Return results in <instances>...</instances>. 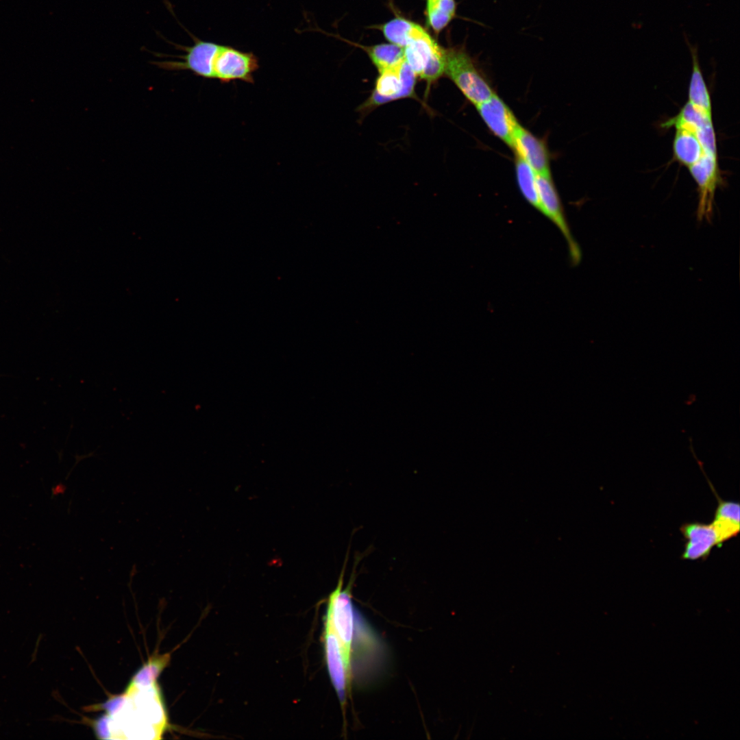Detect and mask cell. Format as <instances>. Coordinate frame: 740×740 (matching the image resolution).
<instances>
[{
  "instance_id": "1",
  "label": "cell",
  "mask_w": 740,
  "mask_h": 740,
  "mask_svg": "<svg viewBox=\"0 0 740 740\" xmlns=\"http://www.w3.org/2000/svg\"><path fill=\"white\" fill-rule=\"evenodd\" d=\"M403 49L405 62L417 77L426 82L427 89L445 74V49L419 24Z\"/></svg>"
},
{
  "instance_id": "2",
  "label": "cell",
  "mask_w": 740,
  "mask_h": 740,
  "mask_svg": "<svg viewBox=\"0 0 740 740\" xmlns=\"http://www.w3.org/2000/svg\"><path fill=\"white\" fill-rule=\"evenodd\" d=\"M445 74L471 103L477 106L494 94L477 64L463 47L445 49Z\"/></svg>"
},
{
  "instance_id": "3",
  "label": "cell",
  "mask_w": 740,
  "mask_h": 740,
  "mask_svg": "<svg viewBox=\"0 0 740 740\" xmlns=\"http://www.w3.org/2000/svg\"><path fill=\"white\" fill-rule=\"evenodd\" d=\"M417 78L404 60L396 67L380 72L371 94L359 106L358 110L366 114L393 101L406 98L417 99L415 93Z\"/></svg>"
},
{
  "instance_id": "4",
  "label": "cell",
  "mask_w": 740,
  "mask_h": 740,
  "mask_svg": "<svg viewBox=\"0 0 740 740\" xmlns=\"http://www.w3.org/2000/svg\"><path fill=\"white\" fill-rule=\"evenodd\" d=\"M347 555L336 587L328 597L326 614L329 616L334 631L338 639L344 658L347 665L351 667V649L354 637L356 611L351 594L352 577L347 588H343Z\"/></svg>"
},
{
  "instance_id": "5",
  "label": "cell",
  "mask_w": 740,
  "mask_h": 740,
  "mask_svg": "<svg viewBox=\"0 0 740 740\" xmlns=\"http://www.w3.org/2000/svg\"><path fill=\"white\" fill-rule=\"evenodd\" d=\"M191 37L194 41L191 46L175 45L184 52L176 56L178 60L157 61L153 64L166 71H190L199 77L213 79L214 62L221 45L200 40L193 35Z\"/></svg>"
},
{
  "instance_id": "6",
  "label": "cell",
  "mask_w": 740,
  "mask_h": 740,
  "mask_svg": "<svg viewBox=\"0 0 740 740\" xmlns=\"http://www.w3.org/2000/svg\"><path fill=\"white\" fill-rule=\"evenodd\" d=\"M259 66L258 58L254 53L221 45L214 62L213 79L221 84L235 81L252 84Z\"/></svg>"
},
{
  "instance_id": "7",
  "label": "cell",
  "mask_w": 740,
  "mask_h": 740,
  "mask_svg": "<svg viewBox=\"0 0 740 740\" xmlns=\"http://www.w3.org/2000/svg\"><path fill=\"white\" fill-rule=\"evenodd\" d=\"M688 169L698 185L699 201L697 219L700 221H711L715 190L721 182L717 154L705 152Z\"/></svg>"
},
{
  "instance_id": "8",
  "label": "cell",
  "mask_w": 740,
  "mask_h": 740,
  "mask_svg": "<svg viewBox=\"0 0 740 740\" xmlns=\"http://www.w3.org/2000/svg\"><path fill=\"white\" fill-rule=\"evenodd\" d=\"M323 643L329 676L344 711L350 690L351 667L344 658L340 642L327 614L324 619Z\"/></svg>"
},
{
  "instance_id": "9",
  "label": "cell",
  "mask_w": 740,
  "mask_h": 740,
  "mask_svg": "<svg viewBox=\"0 0 740 740\" xmlns=\"http://www.w3.org/2000/svg\"><path fill=\"white\" fill-rule=\"evenodd\" d=\"M476 108L489 130L512 147L514 134L519 124L506 104L494 93L477 105Z\"/></svg>"
},
{
  "instance_id": "10",
  "label": "cell",
  "mask_w": 740,
  "mask_h": 740,
  "mask_svg": "<svg viewBox=\"0 0 740 740\" xmlns=\"http://www.w3.org/2000/svg\"><path fill=\"white\" fill-rule=\"evenodd\" d=\"M680 530L686 541L681 556L684 560L706 559L713 547L717 546V536L711 523H685Z\"/></svg>"
},
{
  "instance_id": "11",
  "label": "cell",
  "mask_w": 740,
  "mask_h": 740,
  "mask_svg": "<svg viewBox=\"0 0 740 740\" xmlns=\"http://www.w3.org/2000/svg\"><path fill=\"white\" fill-rule=\"evenodd\" d=\"M512 148L539 175H550L547 150L545 144L520 125L516 129Z\"/></svg>"
},
{
  "instance_id": "12",
  "label": "cell",
  "mask_w": 740,
  "mask_h": 740,
  "mask_svg": "<svg viewBox=\"0 0 740 740\" xmlns=\"http://www.w3.org/2000/svg\"><path fill=\"white\" fill-rule=\"evenodd\" d=\"M739 504L719 500L714 519L711 523L717 536V546L736 536L740 528Z\"/></svg>"
},
{
  "instance_id": "13",
  "label": "cell",
  "mask_w": 740,
  "mask_h": 740,
  "mask_svg": "<svg viewBox=\"0 0 740 740\" xmlns=\"http://www.w3.org/2000/svg\"><path fill=\"white\" fill-rule=\"evenodd\" d=\"M692 59V73L689 86L688 101L693 106L712 114V103L698 60V46L692 45L684 35Z\"/></svg>"
},
{
  "instance_id": "14",
  "label": "cell",
  "mask_w": 740,
  "mask_h": 740,
  "mask_svg": "<svg viewBox=\"0 0 740 740\" xmlns=\"http://www.w3.org/2000/svg\"><path fill=\"white\" fill-rule=\"evenodd\" d=\"M673 151L674 158L687 168L695 163L705 153L695 133L684 128L676 129Z\"/></svg>"
},
{
  "instance_id": "15",
  "label": "cell",
  "mask_w": 740,
  "mask_h": 740,
  "mask_svg": "<svg viewBox=\"0 0 740 740\" xmlns=\"http://www.w3.org/2000/svg\"><path fill=\"white\" fill-rule=\"evenodd\" d=\"M360 47L366 51L379 73L396 67L404 60L403 48L392 43Z\"/></svg>"
},
{
  "instance_id": "16",
  "label": "cell",
  "mask_w": 740,
  "mask_h": 740,
  "mask_svg": "<svg viewBox=\"0 0 740 740\" xmlns=\"http://www.w3.org/2000/svg\"><path fill=\"white\" fill-rule=\"evenodd\" d=\"M515 169L518 186L523 197L533 208L543 213L538 195L536 173L527 162L517 155Z\"/></svg>"
},
{
  "instance_id": "17",
  "label": "cell",
  "mask_w": 740,
  "mask_h": 740,
  "mask_svg": "<svg viewBox=\"0 0 740 740\" xmlns=\"http://www.w3.org/2000/svg\"><path fill=\"white\" fill-rule=\"evenodd\" d=\"M455 0H426V18L435 33L445 28L456 16Z\"/></svg>"
},
{
  "instance_id": "18",
  "label": "cell",
  "mask_w": 740,
  "mask_h": 740,
  "mask_svg": "<svg viewBox=\"0 0 740 740\" xmlns=\"http://www.w3.org/2000/svg\"><path fill=\"white\" fill-rule=\"evenodd\" d=\"M415 24L404 18L396 17L382 25L380 29L390 43L403 48L410 40Z\"/></svg>"
}]
</instances>
